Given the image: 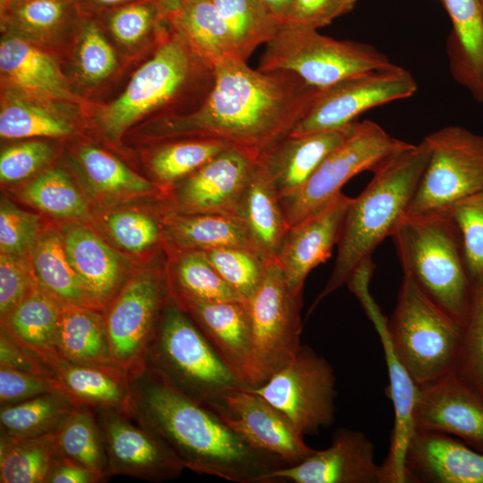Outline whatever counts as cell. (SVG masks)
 <instances>
[{"label":"cell","instance_id":"27","mask_svg":"<svg viewBox=\"0 0 483 483\" xmlns=\"http://www.w3.org/2000/svg\"><path fill=\"white\" fill-rule=\"evenodd\" d=\"M174 30L208 65L238 58L228 27L212 0H165Z\"/></svg>","mask_w":483,"mask_h":483},{"label":"cell","instance_id":"43","mask_svg":"<svg viewBox=\"0 0 483 483\" xmlns=\"http://www.w3.org/2000/svg\"><path fill=\"white\" fill-rule=\"evenodd\" d=\"M2 6L10 28L35 38L51 35L78 10L75 0H6Z\"/></svg>","mask_w":483,"mask_h":483},{"label":"cell","instance_id":"17","mask_svg":"<svg viewBox=\"0 0 483 483\" xmlns=\"http://www.w3.org/2000/svg\"><path fill=\"white\" fill-rule=\"evenodd\" d=\"M96 413L106 449L107 479L126 475L162 482L181 476L185 467L155 433L125 412L97 411Z\"/></svg>","mask_w":483,"mask_h":483},{"label":"cell","instance_id":"7","mask_svg":"<svg viewBox=\"0 0 483 483\" xmlns=\"http://www.w3.org/2000/svg\"><path fill=\"white\" fill-rule=\"evenodd\" d=\"M462 326L404 275L387 333L402 363L419 386L454 372Z\"/></svg>","mask_w":483,"mask_h":483},{"label":"cell","instance_id":"9","mask_svg":"<svg viewBox=\"0 0 483 483\" xmlns=\"http://www.w3.org/2000/svg\"><path fill=\"white\" fill-rule=\"evenodd\" d=\"M411 146L391 136L375 122H356L351 134L326 157L306 183L293 194L280 199L289 227L332 203L352 177L364 171L373 172Z\"/></svg>","mask_w":483,"mask_h":483},{"label":"cell","instance_id":"1","mask_svg":"<svg viewBox=\"0 0 483 483\" xmlns=\"http://www.w3.org/2000/svg\"><path fill=\"white\" fill-rule=\"evenodd\" d=\"M323 89L283 70L252 69L228 58L214 68V83L195 111L163 119L157 136L204 138L261 153L288 136Z\"/></svg>","mask_w":483,"mask_h":483},{"label":"cell","instance_id":"46","mask_svg":"<svg viewBox=\"0 0 483 483\" xmlns=\"http://www.w3.org/2000/svg\"><path fill=\"white\" fill-rule=\"evenodd\" d=\"M454 373L483 399V278L473 282Z\"/></svg>","mask_w":483,"mask_h":483},{"label":"cell","instance_id":"52","mask_svg":"<svg viewBox=\"0 0 483 483\" xmlns=\"http://www.w3.org/2000/svg\"><path fill=\"white\" fill-rule=\"evenodd\" d=\"M53 156L52 148L41 141L12 146L1 153V182H13L23 180L44 166Z\"/></svg>","mask_w":483,"mask_h":483},{"label":"cell","instance_id":"8","mask_svg":"<svg viewBox=\"0 0 483 483\" xmlns=\"http://www.w3.org/2000/svg\"><path fill=\"white\" fill-rule=\"evenodd\" d=\"M393 64L371 45L339 40L318 30L283 25L266 44L258 69L288 71L311 86L325 89Z\"/></svg>","mask_w":483,"mask_h":483},{"label":"cell","instance_id":"29","mask_svg":"<svg viewBox=\"0 0 483 483\" xmlns=\"http://www.w3.org/2000/svg\"><path fill=\"white\" fill-rule=\"evenodd\" d=\"M163 238L173 250H208L233 247L263 255L242 221L233 215L165 212Z\"/></svg>","mask_w":483,"mask_h":483},{"label":"cell","instance_id":"40","mask_svg":"<svg viewBox=\"0 0 483 483\" xmlns=\"http://www.w3.org/2000/svg\"><path fill=\"white\" fill-rule=\"evenodd\" d=\"M78 157L89 182L99 193L120 198L148 195L157 191L154 182L100 148L83 147Z\"/></svg>","mask_w":483,"mask_h":483},{"label":"cell","instance_id":"22","mask_svg":"<svg viewBox=\"0 0 483 483\" xmlns=\"http://www.w3.org/2000/svg\"><path fill=\"white\" fill-rule=\"evenodd\" d=\"M404 469L408 483H483V453L451 435L415 429Z\"/></svg>","mask_w":483,"mask_h":483},{"label":"cell","instance_id":"12","mask_svg":"<svg viewBox=\"0 0 483 483\" xmlns=\"http://www.w3.org/2000/svg\"><path fill=\"white\" fill-rule=\"evenodd\" d=\"M248 389L280 410L303 436L315 435L335 420L334 369L307 345L265 384Z\"/></svg>","mask_w":483,"mask_h":483},{"label":"cell","instance_id":"3","mask_svg":"<svg viewBox=\"0 0 483 483\" xmlns=\"http://www.w3.org/2000/svg\"><path fill=\"white\" fill-rule=\"evenodd\" d=\"M429 155L423 139L419 144L386 160L356 198H352L332 274L309 312L326 296L346 284L353 271L371 258L376 248L391 235L407 212Z\"/></svg>","mask_w":483,"mask_h":483},{"label":"cell","instance_id":"57","mask_svg":"<svg viewBox=\"0 0 483 483\" xmlns=\"http://www.w3.org/2000/svg\"><path fill=\"white\" fill-rule=\"evenodd\" d=\"M106 479L104 473L76 464L61 454L52 469L47 483H97Z\"/></svg>","mask_w":483,"mask_h":483},{"label":"cell","instance_id":"34","mask_svg":"<svg viewBox=\"0 0 483 483\" xmlns=\"http://www.w3.org/2000/svg\"><path fill=\"white\" fill-rule=\"evenodd\" d=\"M32 270L38 284L64 305L100 310L72 268L64 248V237L55 232L40 235L31 250Z\"/></svg>","mask_w":483,"mask_h":483},{"label":"cell","instance_id":"26","mask_svg":"<svg viewBox=\"0 0 483 483\" xmlns=\"http://www.w3.org/2000/svg\"><path fill=\"white\" fill-rule=\"evenodd\" d=\"M453 28L446 50L451 74L483 101V12L479 0H442Z\"/></svg>","mask_w":483,"mask_h":483},{"label":"cell","instance_id":"45","mask_svg":"<svg viewBox=\"0 0 483 483\" xmlns=\"http://www.w3.org/2000/svg\"><path fill=\"white\" fill-rule=\"evenodd\" d=\"M220 276L249 302L260 287L271 258L244 248L204 250Z\"/></svg>","mask_w":483,"mask_h":483},{"label":"cell","instance_id":"48","mask_svg":"<svg viewBox=\"0 0 483 483\" xmlns=\"http://www.w3.org/2000/svg\"><path fill=\"white\" fill-rule=\"evenodd\" d=\"M107 11L109 30L124 45L139 42L166 19L165 0H144Z\"/></svg>","mask_w":483,"mask_h":483},{"label":"cell","instance_id":"55","mask_svg":"<svg viewBox=\"0 0 483 483\" xmlns=\"http://www.w3.org/2000/svg\"><path fill=\"white\" fill-rule=\"evenodd\" d=\"M359 0H293L284 25L318 30L350 13Z\"/></svg>","mask_w":483,"mask_h":483},{"label":"cell","instance_id":"42","mask_svg":"<svg viewBox=\"0 0 483 483\" xmlns=\"http://www.w3.org/2000/svg\"><path fill=\"white\" fill-rule=\"evenodd\" d=\"M25 201L53 216L79 218L88 212V206L69 175L59 168L49 169L22 191Z\"/></svg>","mask_w":483,"mask_h":483},{"label":"cell","instance_id":"28","mask_svg":"<svg viewBox=\"0 0 483 483\" xmlns=\"http://www.w3.org/2000/svg\"><path fill=\"white\" fill-rule=\"evenodd\" d=\"M21 38L9 35L1 41L3 78L16 89L38 98L75 100L55 62Z\"/></svg>","mask_w":483,"mask_h":483},{"label":"cell","instance_id":"10","mask_svg":"<svg viewBox=\"0 0 483 483\" xmlns=\"http://www.w3.org/2000/svg\"><path fill=\"white\" fill-rule=\"evenodd\" d=\"M252 335L245 387L265 384L297 354L301 344L302 295L289 290L275 259L249 301Z\"/></svg>","mask_w":483,"mask_h":483},{"label":"cell","instance_id":"54","mask_svg":"<svg viewBox=\"0 0 483 483\" xmlns=\"http://www.w3.org/2000/svg\"><path fill=\"white\" fill-rule=\"evenodd\" d=\"M33 270L24 257L0 256V315L1 320L24 298L37 284Z\"/></svg>","mask_w":483,"mask_h":483},{"label":"cell","instance_id":"14","mask_svg":"<svg viewBox=\"0 0 483 483\" xmlns=\"http://www.w3.org/2000/svg\"><path fill=\"white\" fill-rule=\"evenodd\" d=\"M418 89L413 75L394 64L341 80L321 90L289 135L335 130L355 123L364 112L411 97Z\"/></svg>","mask_w":483,"mask_h":483},{"label":"cell","instance_id":"30","mask_svg":"<svg viewBox=\"0 0 483 483\" xmlns=\"http://www.w3.org/2000/svg\"><path fill=\"white\" fill-rule=\"evenodd\" d=\"M67 258L92 297L104 308L123 277L118 255L92 231L69 226L64 234Z\"/></svg>","mask_w":483,"mask_h":483},{"label":"cell","instance_id":"20","mask_svg":"<svg viewBox=\"0 0 483 483\" xmlns=\"http://www.w3.org/2000/svg\"><path fill=\"white\" fill-rule=\"evenodd\" d=\"M414 426L451 435L483 453V399L454 372L419 386Z\"/></svg>","mask_w":483,"mask_h":483},{"label":"cell","instance_id":"38","mask_svg":"<svg viewBox=\"0 0 483 483\" xmlns=\"http://www.w3.org/2000/svg\"><path fill=\"white\" fill-rule=\"evenodd\" d=\"M212 1L228 27L239 59L246 61L283 27L259 0Z\"/></svg>","mask_w":483,"mask_h":483},{"label":"cell","instance_id":"16","mask_svg":"<svg viewBox=\"0 0 483 483\" xmlns=\"http://www.w3.org/2000/svg\"><path fill=\"white\" fill-rule=\"evenodd\" d=\"M250 446L296 465L315 450L276 407L245 386L225 392L210 408Z\"/></svg>","mask_w":483,"mask_h":483},{"label":"cell","instance_id":"4","mask_svg":"<svg viewBox=\"0 0 483 483\" xmlns=\"http://www.w3.org/2000/svg\"><path fill=\"white\" fill-rule=\"evenodd\" d=\"M390 237L404 275L462 326L470 308L473 282L459 231L448 211L405 213Z\"/></svg>","mask_w":483,"mask_h":483},{"label":"cell","instance_id":"25","mask_svg":"<svg viewBox=\"0 0 483 483\" xmlns=\"http://www.w3.org/2000/svg\"><path fill=\"white\" fill-rule=\"evenodd\" d=\"M184 311L195 322L225 364L245 386L252 335L249 302H203L193 304Z\"/></svg>","mask_w":483,"mask_h":483},{"label":"cell","instance_id":"31","mask_svg":"<svg viewBox=\"0 0 483 483\" xmlns=\"http://www.w3.org/2000/svg\"><path fill=\"white\" fill-rule=\"evenodd\" d=\"M54 377L78 405L89 406L96 411L129 414V378L122 369L75 364L60 359L54 368Z\"/></svg>","mask_w":483,"mask_h":483},{"label":"cell","instance_id":"49","mask_svg":"<svg viewBox=\"0 0 483 483\" xmlns=\"http://www.w3.org/2000/svg\"><path fill=\"white\" fill-rule=\"evenodd\" d=\"M106 226L113 239L131 252H141L157 244L163 237V220L139 211L120 210L105 218Z\"/></svg>","mask_w":483,"mask_h":483},{"label":"cell","instance_id":"41","mask_svg":"<svg viewBox=\"0 0 483 483\" xmlns=\"http://www.w3.org/2000/svg\"><path fill=\"white\" fill-rule=\"evenodd\" d=\"M58 446L61 454L68 460L106 476L104 439L96 411L92 408L75 407L58 431Z\"/></svg>","mask_w":483,"mask_h":483},{"label":"cell","instance_id":"58","mask_svg":"<svg viewBox=\"0 0 483 483\" xmlns=\"http://www.w3.org/2000/svg\"><path fill=\"white\" fill-rule=\"evenodd\" d=\"M78 9L87 13H97L144 0H75Z\"/></svg>","mask_w":483,"mask_h":483},{"label":"cell","instance_id":"5","mask_svg":"<svg viewBox=\"0 0 483 483\" xmlns=\"http://www.w3.org/2000/svg\"><path fill=\"white\" fill-rule=\"evenodd\" d=\"M143 367L207 408L228 390L245 386L171 298L147 349Z\"/></svg>","mask_w":483,"mask_h":483},{"label":"cell","instance_id":"11","mask_svg":"<svg viewBox=\"0 0 483 483\" xmlns=\"http://www.w3.org/2000/svg\"><path fill=\"white\" fill-rule=\"evenodd\" d=\"M424 140L428 159L406 213L445 212L483 188V135L449 125Z\"/></svg>","mask_w":483,"mask_h":483},{"label":"cell","instance_id":"61","mask_svg":"<svg viewBox=\"0 0 483 483\" xmlns=\"http://www.w3.org/2000/svg\"><path fill=\"white\" fill-rule=\"evenodd\" d=\"M4 1H6V0H2V2H4Z\"/></svg>","mask_w":483,"mask_h":483},{"label":"cell","instance_id":"33","mask_svg":"<svg viewBox=\"0 0 483 483\" xmlns=\"http://www.w3.org/2000/svg\"><path fill=\"white\" fill-rule=\"evenodd\" d=\"M172 256L165 281L170 298L183 310L197 303L242 301L204 250H173Z\"/></svg>","mask_w":483,"mask_h":483},{"label":"cell","instance_id":"36","mask_svg":"<svg viewBox=\"0 0 483 483\" xmlns=\"http://www.w3.org/2000/svg\"><path fill=\"white\" fill-rule=\"evenodd\" d=\"M60 455L58 431L26 438L1 435L0 482L47 483Z\"/></svg>","mask_w":483,"mask_h":483},{"label":"cell","instance_id":"6","mask_svg":"<svg viewBox=\"0 0 483 483\" xmlns=\"http://www.w3.org/2000/svg\"><path fill=\"white\" fill-rule=\"evenodd\" d=\"M214 68L199 57L175 31L131 77L123 93L100 114L105 132L117 139L143 115L171 107L187 92H209Z\"/></svg>","mask_w":483,"mask_h":483},{"label":"cell","instance_id":"19","mask_svg":"<svg viewBox=\"0 0 483 483\" xmlns=\"http://www.w3.org/2000/svg\"><path fill=\"white\" fill-rule=\"evenodd\" d=\"M268 483H385L374 445L361 431L338 428L330 445L315 450L301 462L284 466L267 477Z\"/></svg>","mask_w":483,"mask_h":483},{"label":"cell","instance_id":"13","mask_svg":"<svg viewBox=\"0 0 483 483\" xmlns=\"http://www.w3.org/2000/svg\"><path fill=\"white\" fill-rule=\"evenodd\" d=\"M165 275L156 269L134 273L104 316L111 359L127 374L143 367L149 343L169 300Z\"/></svg>","mask_w":483,"mask_h":483},{"label":"cell","instance_id":"51","mask_svg":"<svg viewBox=\"0 0 483 483\" xmlns=\"http://www.w3.org/2000/svg\"><path fill=\"white\" fill-rule=\"evenodd\" d=\"M116 65L114 50L97 24L92 20L82 23L78 48V66L82 78L90 82L107 77Z\"/></svg>","mask_w":483,"mask_h":483},{"label":"cell","instance_id":"18","mask_svg":"<svg viewBox=\"0 0 483 483\" xmlns=\"http://www.w3.org/2000/svg\"><path fill=\"white\" fill-rule=\"evenodd\" d=\"M259 153L232 146L172 188L166 212L236 216Z\"/></svg>","mask_w":483,"mask_h":483},{"label":"cell","instance_id":"53","mask_svg":"<svg viewBox=\"0 0 483 483\" xmlns=\"http://www.w3.org/2000/svg\"><path fill=\"white\" fill-rule=\"evenodd\" d=\"M58 390H62V387L54 376H44L0 367L1 406L21 402Z\"/></svg>","mask_w":483,"mask_h":483},{"label":"cell","instance_id":"21","mask_svg":"<svg viewBox=\"0 0 483 483\" xmlns=\"http://www.w3.org/2000/svg\"><path fill=\"white\" fill-rule=\"evenodd\" d=\"M351 201L352 198L341 193L322 210L286 231L275 260L292 294L302 295L309 272L331 257Z\"/></svg>","mask_w":483,"mask_h":483},{"label":"cell","instance_id":"35","mask_svg":"<svg viewBox=\"0 0 483 483\" xmlns=\"http://www.w3.org/2000/svg\"><path fill=\"white\" fill-rule=\"evenodd\" d=\"M57 347L60 358L72 363L117 367L111 359L104 316L98 309L64 305Z\"/></svg>","mask_w":483,"mask_h":483},{"label":"cell","instance_id":"24","mask_svg":"<svg viewBox=\"0 0 483 483\" xmlns=\"http://www.w3.org/2000/svg\"><path fill=\"white\" fill-rule=\"evenodd\" d=\"M64 306L37 283L1 320V329L53 372L61 359L57 342Z\"/></svg>","mask_w":483,"mask_h":483},{"label":"cell","instance_id":"39","mask_svg":"<svg viewBox=\"0 0 483 483\" xmlns=\"http://www.w3.org/2000/svg\"><path fill=\"white\" fill-rule=\"evenodd\" d=\"M232 146L223 140L204 138L168 142L153 152L150 171L161 186L173 187Z\"/></svg>","mask_w":483,"mask_h":483},{"label":"cell","instance_id":"23","mask_svg":"<svg viewBox=\"0 0 483 483\" xmlns=\"http://www.w3.org/2000/svg\"><path fill=\"white\" fill-rule=\"evenodd\" d=\"M355 123L335 130L288 135L261 152L258 161L279 198L299 191L326 157L351 134Z\"/></svg>","mask_w":483,"mask_h":483},{"label":"cell","instance_id":"60","mask_svg":"<svg viewBox=\"0 0 483 483\" xmlns=\"http://www.w3.org/2000/svg\"><path fill=\"white\" fill-rule=\"evenodd\" d=\"M479 3H480L481 8H482V12H483V0H479Z\"/></svg>","mask_w":483,"mask_h":483},{"label":"cell","instance_id":"56","mask_svg":"<svg viewBox=\"0 0 483 483\" xmlns=\"http://www.w3.org/2000/svg\"><path fill=\"white\" fill-rule=\"evenodd\" d=\"M0 367L54 376L53 370L18 345L3 329L0 333Z\"/></svg>","mask_w":483,"mask_h":483},{"label":"cell","instance_id":"15","mask_svg":"<svg viewBox=\"0 0 483 483\" xmlns=\"http://www.w3.org/2000/svg\"><path fill=\"white\" fill-rule=\"evenodd\" d=\"M374 268L369 265L358 267L346 283L358 298L372 322L382 344L389 384L386 394L394 408V426L389 453L381 464L385 483H408L404 457L409 441L415 431L414 410L419 386L397 356L387 333V318L382 313L369 292Z\"/></svg>","mask_w":483,"mask_h":483},{"label":"cell","instance_id":"47","mask_svg":"<svg viewBox=\"0 0 483 483\" xmlns=\"http://www.w3.org/2000/svg\"><path fill=\"white\" fill-rule=\"evenodd\" d=\"M448 213L459 231L472 282L483 278V188L455 203Z\"/></svg>","mask_w":483,"mask_h":483},{"label":"cell","instance_id":"59","mask_svg":"<svg viewBox=\"0 0 483 483\" xmlns=\"http://www.w3.org/2000/svg\"><path fill=\"white\" fill-rule=\"evenodd\" d=\"M265 8L284 25L293 0H259Z\"/></svg>","mask_w":483,"mask_h":483},{"label":"cell","instance_id":"37","mask_svg":"<svg viewBox=\"0 0 483 483\" xmlns=\"http://www.w3.org/2000/svg\"><path fill=\"white\" fill-rule=\"evenodd\" d=\"M76 406L72 397L62 390L1 406V435L26 438L57 432Z\"/></svg>","mask_w":483,"mask_h":483},{"label":"cell","instance_id":"2","mask_svg":"<svg viewBox=\"0 0 483 483\" xmlns=\"http://www.w3.org/2000/svg\"><path fill=\"white\" fill-rule=\"evenodd\" d=\"M129 415L161 438L185 469L235 483H268L287 464L250 446L210 409L142 367L128 373Z\"/></svg>","mask_w":483,"mask_h":483},{"label":"cell","instance_id":"44","mask_svg":"<svg viewBox=\"0 0 483 483\" xmlns=\"http://www.w3.org/2000/svg\"><path fill=\"white\" fill-rule=\"evenodd\" d=\"M72 131L64 117L22 98H11L1 109L0 135L4 139L62 137Z\"/></svg>","mask_w":483,"mask_h":483},{"label":"cell","instance_id":"32","mask_svg":"<svg viewBox=\"0 0 483 483\" xmlns=\"http://www.w3.org/2000/svg\"><path fill=\"white\" fill-rule=\"evenodd\" d=\"M236 216L259 251L275 259L289 225L280 198L258 159L240 199Z\"/></svg>","mask_w":483,"mask_h":483},{"label":"cell","instance_id":"50","mask_svg":"<svg viewBox=\"0 0 483 483\" xmlns=\"http://www.w3.org/2000/svg\"><path fill=\"white\" fill-rule=\"evenodd\" d=\"M39 216L16 207L7 198L0 204L1 254L24 257L39 238Z\"/></svg>","mask_w":483,"mask_h":483}]
</instances>
